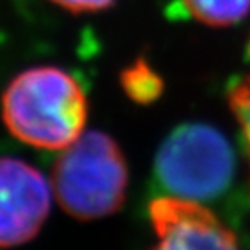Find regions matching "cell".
<instances>
[{"mask_svg":"<svg viewBox=\"0 0 250 250\" xmlns=\"http://www.w3.org/2000/svg\"><path fill=\"white\" fill-rule=\"evenodd\" d=\"M2 120L24 145L62 151L83 134L87 96L82 85L61 68H30L5 87Z\"/></svg>","mask_w":250,"mask_h":250,"instance_id":"obj_1","label":"cell"},{"mask_svg":"<svg viewBox=\"0 0 250 250\" xmlns=\"http://www.w3.org/2000/svg\"><path fill=\"white\" fill-rule=\"evenodd\" d=\"M129 168L118 143L99 130L83 132L61 151L51 186L59 207L78 221H96L120 210Z\"/></svg>","mask_w":250,"mask_h":250,"instance_id":"obj_2","label":"cell"},{"mask_svg":"<svg viewBox=\"0 0 250 250\" xmlns=\"http://www.w3.org/2000/svg\"><path fill=\"white\" fill-rule=\"evenodd\" d=\"M234 167L228 139L205 124L179 125L168 134L155 158V176L165 191L200 203L226 191Z\"/></svg>","mask_w":250,"mask_h":250,"instance_id":"obj_3","label":"cell"},{"mask_svg":"<svg viewBox=\"0 0 250 250\" xmlns=\"http://www.w3.org/2000/svg\"><path fill=\"white\" fill-rule=\"evenodd\" d=\"M52 195L39 168L12 156L0 158V249L35 238L49 217Z\"/></svg>","mask_w":250,"mask_h":250,"instance_id":"obj_4","label":"cell"},{"mask_svg":"<svg viewBox=\"0 0 250 250\" xmlns=\"http://www.w3.org/2000/svg\"><path fill=\"white\" fill-rule=\"evenodd\" d=\"M153 250H240L234 233L200 202L160 196L149 205Z\"/></svg>","mask_w":250,"mask_h":250,"instance_id":"obj_5","label":"cell"},{"mask_svg":"<svg viewBox=\"0 0 250 250\" xmlns=\"http://www.w3.org/2000/svg\"><path fill=\"white\" fill-rule=\"evenodd\" d=\"M191 18L202 24L224 28L236 24L250 12V0H181Z\"/></svg>","mask_w":250,"mask_h":250,"instance_id":"obj_6","label":"cell"},{"mask_svg":"<svg viewBox=\"0 0 250 250\" xmlns=\"http://www.w3.org/2000/svg\"><path fill=\"white\" fill-rule=\"evenodd\" d=\"M120 83L124 92L132 101L148 104L155 101L164 90V82L145 59H137L122 71Z\"/></svg>","mask_w":250,"mask_h":250,"instance_id":"obj_7","label":"cell"},{"mask_svg":"<svg viewBox=\"0 0 250 250\" xmlns=\"http://www.w3.org/2000/svg\"><path fill=\"white\" fill-rule=\"evenodd\" d=\"M228 103L234 120L240 127L242 145L245 149L247 162L250 172V77H245L231 87L228 94Z\"/></svg>","mask_w":250,"mask_h":250,"instance_id":"obj_8","label":"cell"},{"mask_svg":"<svg viewBox=\"0 0 250 250\" xmlns=\"http://www.w3.org/2000/svg\"><path fill=\"white\" fill-rule=\"evenodd\" d=\"M59 7L66 9L75 14H83V12H98L104 11L115 0H51Z\"/></svg>","mask_w":250,"mask_h":250,"instance_id":"obj_9","label":"cell"}]
</instances>
